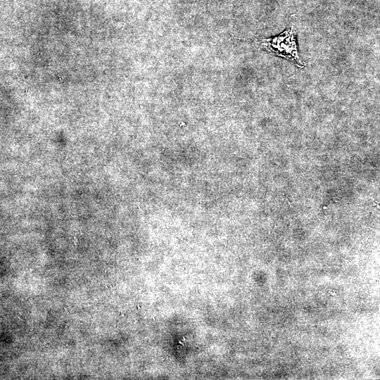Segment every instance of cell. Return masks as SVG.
I'll return each instance as SVG.
<instances>
[{
    "label": "cell",
    "mask_w": 380,
    "mask_h": 380,
    "mask_svg": "<svg viewBox=\"0 0 380 380\" xmlns=\"http://www.w3.org/2000/svg\"><path fill=\"white\" fill-rule=\"evenodd\" d=\"M262 44L270 52L293 62L300 68L305 65L299 56L293 25L273 38L264 39Z\"/></svg>",
    "instance_id": "1"
}]
</instances>
